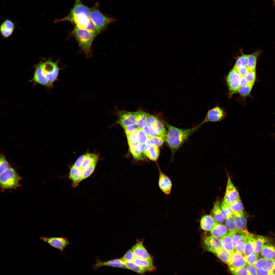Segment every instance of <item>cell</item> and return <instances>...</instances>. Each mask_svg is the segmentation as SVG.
Wrapping results in <instances>:
<instances>
[{
	"label": "cell",
	"mask_w": 275,
	"mask_h": 275,
	"mask_svg": "<svg viewBox=\"0 0 275 275\" xmlns=\"http://www.w3.org/2000/svg\"><path fill=\"white\" fill-rule=\"evenodd\" d=\"M98 155L87 153L79 157L71 167L68 175L73 188L77 187L82 180L89 177L93 172L97 164Z\"/></svg>",
	"instance_id": "obj_1"
},
{
	"label": "cell",
	"mask_w": 275,
	"mask_h": 275,
	"mask_svg": "<svg viewBox=\"0 0 275 275\" xmlns=\"http://www.w3.org/2000/svg\"><path fill=\"white\" fill-rule=\"evenodd\" d=\"M58 62L49 60L41 61L35 66L33 77L29 82L40 85L48 89L53 87L54 82L57 80L59 72Z\"/></svg>",
	"instance_id": "obj_2"
},
{
	"label": "cell",
	"mask_w": 275,
	"mask_h": 275,
	"mask_svg": "<svg viewBox=\"0 0 275 275\" xmlns=\"http://www.w3.org/2000/svg\"><path fill=\"white\" fill-rule=\"evenodd\" d=\"M168 131L165 141L171 152L172 157L180 146L189 137L200 127L198 125L187 129L179 128L164 122Z\"/></svg>",
	"instance_id": "obj_3"
},
{
	"label": "cell",
	"mask_w": 275,
	"mask_h": 275,
	"mask_svg": "<svg viewBox=\"0 0 275 275\" xmlns=\"http://www.w3.org/2000/svg\"><path fill=\"white\" fill-rule=\"evenodd\" d=\"M72 33L77 41L79 46L87 57L92 56L91 46L95 38L89 31L75 26Z\"/></svg>",
	"instance_id": "obj_4"
},
{
	"label": "cell",
	"mask_w": 275,
	"mask_h": 275,
	"mask_svg": "<svg viewBox=\"0 0 275 275\" xmlns=\"http://www.w3.org/2000/svg\"><path fill=\"white\" fill-rule=\"evenodd\" d=\"M98 5L96 4L90 8L89 17L99 33L106 29L109 24L114 22L116 20L104 15L99 9Z\"/></svg>",
	"instance_id": "obj_5"
},
{
	"label": "cell",
	"mask_w": 275,
	"mask_h": 275,
	"mask_svg": "<svg viewBox=\"0 0 275 275\" xmlns=\"http://www.w3.org/2000/svg\"><path fill=\"white\" fill-rule=\"evenodd\" d=\"M63 21H69L75 24L77 27L89 31L95 37L99 34L89 16L85 15H74L68 18L65 17L58 20Z\"/></svg>",
	"instance_id": "obj_6"
},
{
	"label": "cell",
	"mask_w": 275,
	"mask_h": 275,
	"mask_svg": "<svg viewBox=\"0 0 275 275\" xmlns=\"http://www.w3.org/2000/svg\"><path fill=\"white\" fill-rule=\"evenodd\" d=\"M0 174V185L3 189L15 188L19 186L20 177L13 168H9Z\"/></svg>",
	"instance_id": "obj_7"
},
{
	"label": "cell",
	"mask_w": 275,
	"mask_h": 275,
	"mask_svg": "<svg viewBox=\"0 0 275 275\" xmlns=\"http://www.w3.org/2000/svg\"><path fill=\"white\" fill-rule=\"evenodd\" d=\"M146 125L155 132L159 136L165 140L167 131L163 122L157 116L149 114Z\"/></svg>",
	"instance_id": "obj_8"
},
{
	"label": "cell",
	"mask_w": 275,
	"mask_h": 275,
	"mask_svg": "<svg viewBox=\"0 0 275 275\" xmlns=\"http://www.w3.org/2000/svg\"><path fill=\"white\" fill-rule=\"evenodd\" d=\"M40 239L51 246L57 249L60 253H63L65 249L70 245L71 242L67 238L62 237H48L43 236L40 237Z\"/></svg>",
	"instance_id": "obj_9"
},
{
	"label": "cell",
	"mask_w": 275,
	"mask_h": 275,
	"mask_svg": "<svg viewBox=\"0 0 275 275\" xmlns=\"http://www.w3.org/2000/svg\"><path fill=\"white\" fill-rule=\"evenodd\" d=\"M241 76L237 70L233 68L229 72L226 77L230 95L238 92L240 89L239 84Z\"/></svg>",
	"instance_id": "obj_10"
},
{
	"label": "cell",
	"mask_w": 275,
	"mask_h": 275,
	"mask_svg": "<svg viewBox=\"0 0 275 275\" xmlns=\"http://www.w3.org/2000/svg\"><path fill=\"white\" fill-rule=\"evenodd\" d=\"M118 120L116 123L123 128L136 124V119L134 112L125 110H117Z\"/></svg>",
	"instance_id": "obj_11"
},
{
	"label": "cell",
	"mask_w": 275,
	"mask_h": 275,
	"mask_svg": "<svg viewBox=\"0 0 275 275\" xmlns=\"http://www.w3.org/2000/svg\"><path fill=\"white\" fill-rule=\"evenodd\" d=\"M226 113L224 110L219 106H216L209 110L203 120L199 125L201 126L208 122L220 121L225 117Z\"/></svg>",
	"instance_id": "obj_12"
},
{
	"label": "cell",
	"mask_w": 275,
	"mask_h": 275,
	"mask_svg": "<svg viewBox=\"0 0 275 275\" xmlns=\"http://www.w3.org/2000/svg\"><path fill=\"white\" fill-rule=\"evenodd\" d=\"M240 199L238 190L232 182L229 177L228 176L226 192L223 200L230 205Z\"/></svg>",
	"instance_id": "obj_13"
},
{
	"label": "cell",
	"mask_w": 275,
	"mask_h": 275,
	"mask_svg": "<svg viewBox=\"0 0 275 275\" xmlns=\"http://www.w3.org/2000/svg\"><path fill=\"white\" fill-rule=\"evenodd\" d=\"M95 258L96 263L92 266V269L94 270V271L103 266H108L128 269L124 262L120 258L115 259L107 261H102L98 257H95Z\"/></svg>",
	"instance_id": "obj_14"
},
{
	"label": "cell",
	"mask_w": 275,
	"mask_h": 275,
	"mask_svg": "<svg viewBox=\"0 0 275 275\" xmlns=\"http://www.w3.org/2000/svg\"><path fill=\"white\" fill-rule=\"evenodd\" d=\"M204 248L214 254L219 250L223 248L221 238L213 236L206 237L203 242Z\"/></svg>",
	"instance_id": "obj_15"
},
{
	"label": "cell",
	"mask_w": 275,
	"mask_h": 275,
	"mask_svg": "<svg viewBox=\"0 0 275 275\" xmlns=\"http://www.w3.org/2000/svg\"><path fill=\"white\" fill-rule=\"evenodd\" d=\"M159 171L158 184L159 187L161 191L166 195L170 194L172 184L170 178L163 173L158 166Z\"/></svg>",
	"instance_id": "obj_16"
},
{
	"label": "cell",
	"mask_w": 275,
	"mask_h": 275,
	"mask_svg": "<svg viewBox=\"0 0 275 275\" xmlns=\"http://www.w3.org/2000/svg\"><path fill=\"white\" fill-rule=\"evenodd\" d=\"M90 8L83 4L80 0H75L74 5L70 13L65 18H68L74 15H85L89 16Z\"/></svg>",
	"instance_id": "obj_17"
},
{
	"label": "cell",
	"mask_w": 275,
	"mask_h": 275,
	"mask_svg": "<svg viewBox=\"0 0 275 275\" xmlns=\"http://www.w3.org/2000/svg\"><path fill=\"white\" fill-rule=\"evenodd\" d=\"M144 240H137L136 244L131 249L135 257L147 259L152 257L144 246Z\"/></svg>",
	"instance_id": "obj_18"
},
{
	"label": "cell",
	"mask_w": 275,
	"mask_h": 275,
	"mask_svg": "<svg viewBox=\"0 0 275 275\" xmlns=\"http://www.w3.org/2000/svg\"><path fill=\"white\" fill-rule=\"evenodd\" d=\"M153 258L145 259L135 257L133 262L136 265L145 270L146 272L155 271L156 268L153 263Z\"/></svg>",
	"instance_id": "obj_19"
},
{
	"label": "cell",
	"mask_w": 275,
	"mask_h": 275,
	"mask_svg": "<svg viewBox=\"0 0 275 275\" xmlns=\"http://www.w3.org/2000/svg\"><path fill=\"white\" fill-rule=\"evenodd\" d=\"M246 264L244 255L234 252L232 254L231 260L228 265L235 268H241L245 267Z\"/></svg>",
	"instance_id": "obj_20"
},
{
	"label": "cell",
	"mask_w": 275,
	"mask_h": 275,
	"mask_svg": "<svg viewBox=\"0 0 275 275\" xmlns=\"http://www.w3.org/2000/svg\"><path fill=\"white\" fill-rule=\"evenodd\" d=\"M14 23L11 20L6 19L2 23L0 27V32L2 35L7 38L12 35L15 29Z\"/></svg>",
	"instance_id": "obj_21"
},
{
	"label": "cell",
	"mask_w": 275,
	"mask_h": 275,
	"mask_svg": "<svg viewBox=\"0 0 275 275\" xmlns=\"http://www.w3.org/2000/svg\"><path fill=\"white\" fill-rule=\"evenodd\" d=\"M210 215L215 222L217 223H222L225 220L220 207L219 200H217L214 203Z\"/></svg>",
	"instance_id": "obj_22"
},
{
	"label": "cell",
	"mask_w": 275,
	"mask_h": 275,
	"mask_svg": "<svg viewBox=\"0 0 275 275\" xmlns=\"http://www.w3.org/2000/svg\"><path fill=\"white\" fill-rule=\"evenodd\" d=\"M263 258L267 259L275 258V244L271 242L265 243L261 252Z\"/></svg>",
	"instance_id": "obj_23"
},
{
	"label": "cell",
	"mask_w": 275,
	"mask_h": 275,
	"mask_svg": "<svg viewBox=\"0 0 275 275\" xmlns=\"http://www.w3.org/2000/svg\"><path fill=\"white\" fill-rule=\"evenodd\" d=\"M254 265L256 268L263 269L270 272L275 266V258H260L258 259Z\"/></svg>",
	"instance_id": "obj_24"
},
{
	"label": "cell",
	"mask_w": 275,
	"mask_h": 275,
	"mask_svg": "<svg viewBox=\"0 0 275 275\" xmlns=\"http://www.w3.org/2000/svg\"><path fill=\"white\" fill-rule=\"evenodd\" d=\"M232 234L233 232H228L221 238L223 249L231 253L235 252L234 247L232 240Z\"/></svg>",
	"instance_id": "obj_25"
},
{
	"label": "cell",
	"mask_w": 275,
	"mask_h": 275,
	"mask_svg": "<svg viewBox=\"0 0 275 275\" xmlns=\"http://www.w3.org/2000/svg\"><path fill=\"white\" fill-rule=\"evenodd\" d=\"M232 232V240L234 247L238 243L240 242H245L249 232L247 229H238Z\"/></svg>",
	"instance_id": "obj_26"
},
{
	"label": "cell",
	"mask_w": 275,
	"mask_h": 275,
	"mask_svg": "<svg viewBox=\"0 0 275 275\" xmlns=\"http://www.w3.org/2000/svg\"><path fill=\"white\" fill-rule=\"evenodd\" d=\"M256 235L249 232L246 240L244 255L246 256L253 253L255 251V244Z\"/></svg>",
	"instance_id": "obj_27"
},
{
	"label": "cell",
	"mask_w": 275,
	"mask_h": 275,
	"mask_svg": "<svg viewBox=\"0 0 275 275\" xmlns=\"http://www.w3.org/2000/svg\"><path fill=\"white\" fill-rule=\"evenodd\" d=\"M215 222L211 215H204L200 219V228L201 229L205 231H211Z\"/></svg>",
	"instance_id": "obj_28"
},
{
	"label": "cell",
	"mask_w": 275,
	"mask_h": 275,
	"mask_svg": "<svg viewBox=\"0 0 275 275\" xmlns=\"http://www.w3.org/2000/svg\"><path fill=\"white\" fill-rule=\"evenodd\" d=\"M136 119V124L138 129H142L146 125L148 113L140 109L134 112Z\"/></svg>",
	"instance_id": "obj_29"
},
{
	"label": "cell",
	"mask_w": 275,
	"mask_h": 275,
	"mask_svg": "<svg viewBox=\"0 0 275 275\" xmlns=\"http://www.w3.org/2000/svg\"><path fill=\"white\" fill-rule=\"evenodd\" d=\"M232 214L236 221V226L239 230L246 229L247 221L244 212H233Z\"/></svg>",
	"instance_id": "obj_30"
},
{
	"label": "cell",
	"mask_w": 275,
	"mask_h": 275,
	"mask_svg": "<svg viewBox=\"0 0 275 275\" xmlns=\"http://www.w3.org/2000/svg\"><path fill=\"white\" fill-rule=\"evenodd\" d=\"M228 232V230L224 225L221 223L215 222L211 230L212 236L221 238Z\"/></svg>",
	"instance_id": "obj_31"
},
{
	"label": "cell",
	"mask_w": 275,
	"mask_h": 275,
	"mask_svg": "<svg viewBox=\"0 0 275 275\" xmlns=\"http://www.w3.org/2000/svg\"><path fill=\"white\" fill-rule=\"evenodd\" d=\"M271 239L267 237L256 235L255 244V251L258 255L261 252L264 245L266 243L271 242Z\"/></svg>",
	"instance_id": "obj_32"
},
{
	"label": "cell",
	"mask_w": 275,
	"mask_h": 275,
	"mask_svg": "<svg viewBox=\"0 0 275 275\" xmlns=\"http://www.w3.org/2000/svg\"><path fill=\"white\" fill-rule=\"evenodd\" d=\"M160 154L159 147L154 145H149L145 151L144 154L149 159L156 161L158 158Z\"/></svg>",
	"instance_id": "obj_33"
},
{
	"label": "cell",
	"mask_w": 275,
	"mask_h": 275,
	"mask_svg": "<svg viewBox=\"0 0 275 275\" xmlns=\"http://www.w3.org/2000/svg\"><path fill=\"white\" fill-rule=\"evenodd\" d=\"M128 144L130 151L135 159L139 160L144 158L145 155L140 150L137 142Z\"/></svg>",
	"instance_id": "obj_34"
},
{
	"label": "cell",
	"mask_w": 275,
	"mask_h": 275,
	"mask_svg": "<svg viewBox=\"0 0 275 275\" xmlns=\"http://www.w3.org/2000/svg\"><path fill=\"white\" fill-rule=\"evenodd\" d=\"M262 52V50L259 49L250 55L247 66L249 70L256 68L257 61Z\"/></svg>",
	"instance_id": "obj_35"
},
{
	"label": "cell",
	"mask_w": 275,
	"mask_h": 275,
	"mask_svg": "<svg viewBox=\"0 0 275 275\" xmlns=\"http://www.w3.org/2000/svg\"><path fill=\"white\" fill-rule=\"evenodd\" d=\"M232 254L223 248L218 251L215 254L221 260L228 265L231 260Z\"/></svg>",
	"instance_id": "obj_36"
},
{
	"label": "cell",
	"mask_w": 275,
	"mask_h": 275,
	"mask_svg": "<svg viewBox=\"0 0 275 275\" xmlns=\"http://www.w3.org/2000/svg\"><path fill=\"white\" fill-rule=\"evenodd\" d=\"M225 226L228 232H234L238 229L235 218L232 214L226 219Z\"/></svg>",
	"instance_id": "obj_37"
},
{
	"label": "cell",
	"mask_w": 275,
	"mask_h": 275,
	"mask_svg": "<svg viewBox=\"0 0 275 275\" xmlns=\"http://www.w3.org/2000/svg\"><path fill=\"white\" fill-rule=\"evenodd\" d=\"M136 139L138 143L143 144L146 143L148 140V136L142 129H138L135 132Z\"/></svg>",
	"instance_id": "obj_38"
},
{
	"label": "cell",
	"mask_w": 275,
	"mask_h": 275,
	"mask_svg": "<svg viewBox=\"0 0 275 275\" xmlns=\"http://www.w3.org/2000/svg\"><path fill=\"white\" fill-rule=\"evenodd\" d=\"M250 56L245 54L241 56L237 60L233 68L237 70L241 67H247Z\"/></svg>",
	"instance_id": "obj_39"
},
{
	"label": "cell",
	"mask_w": 275,
	"mask_h": 275,
	"mask_svg": "<svg viewBox=\"0 0 275 275\" xmlns=\"http://www.w3.org/2000/svg\"><path fill=\"white\" fill-rule=\"evenodd\" d=\"M165 140L159 136H148L147 143L149 144L159 147L162 146Z\"/></svg>",
	"instance_id": "obj_40"
},
{
	"label": "cell",
	"mask_w": 275,
	"mask_h": 275,
	"mask_svg": "<svg viewBox=\"0 0 275 275\" xmlns=\"http://www.w3.org/2000/svg\"><path fill=\"white\" fill-rule=\"evenodd\" d=\"M124 262L127 266L128 269L142 275L144 274L147 272L145 270L135 265L133 262Z\"/></svg>",
	"instance_id": "obj_41"
},
{
	"label": "cell",
	"mask_w": 275,
	"mask_h": 275,
	"mask_svg": "<svg viewBox=\"0 0 275 275\" xmlns=\"http://www.w3.org/2000/svg\"><path fill=\"white\" fill-rule=\"evenodd\" d=\"M245 77L249 85H253L256 79V68L249 70Z\"/></svg>",
	"instance_id": "obj_42"
},
{
	"label": "cell",
	"mask_w": 275,
	"mask_h": 275,
	"mask_svg": "<svg viewBox=\"0 0 275 275\" xmlns=\"http://www.w3.org/2000/svg\"><path fill=\"white\" fill-rule=\"evenodd\" d=\"M221 208L222 212L225 216V219L232 214L233 212L230 209L229 205L223 200L221 203Z\"/></svg>",
	"instance_id": "obj_43"
},
{
	"label": "cell",
	"mask_w": 275,
	"mask_h": 275,
	"mask_svg": "<svg viewBox=\"0 0 275 275\" xmlns=\"http://www.w3.org/2000/svg\"><path fill=\"white\" fill-rule=\"evenodd\" d=\"M230 208L233 212L243 211L244 209L243 205L240 199L236 202L229 205Z\"/></svg>",
	"instance_id": "obj_44"
},
{
	"label": "cell",
	"mask_w": 275,
	"mask_h": 275,
	"mask_svg": "<svg viewBox=\"0 0 275 275\" xmlns=\"http://www.w3.org/2000/svg\"><path fill=\"white\" fill-rule=\"evenodd\" d=\"M253 86L252 85H248L245 87L240 88L238 90V92L244 98L249 96L250 95Z\"/></svg>",
	"instance_id": "obj_45"
},
{
	"label": "cell",
	"mask_w": 275,
	"mask_h": 275,
	"mask_svg": "<svg viewBox=\"0 0 275 275\" xmlns=\"http://www.w3.org/2000/svg\"><path fill=\"white\" fill-rule=\"evenodd\" d=\"M230 271L234 275H249L246 268L245 267L241 268H235L228 266Z\"/></svg>",
	"instance_id": "obj_46"
},
{
	"label": "cell",
	"mask_w": 275,
	"mask_h": 275,
	"mask_svg": "<svg viewBox=\"0 0 275 275\" xmlns=\"http://www.w3.org/2000/svg\"><path fill=\"white\" fill-rule=\"evenodd\" d=\"M258 255L256 253H253L245 256L246 264L247 265H254L258 260Z\"/></svg>",
	"instance_id": "obj_47"
},
{
	"label": "cell",
	"mask_w": 275,
	"mask_h": 275,
	"mask_svg": "<svg viewBox=\"0 0 275 275\" xmlns=\"http://www.w3.org/2000/svg\"><path fill=\"white\" fill-rule=\"evenodd\" d=\"M9 163L5 157L1 155L0 158V173L3 172L10 167Z\"/></svg>",
	"instance_id": "obj_48"
},
{
	"label": "cell",
	"mask_w": 275,
	"mask_h": 275,
	"mask_svg": "<svg viewBox=\"0 0 275 275\" xmlns=\"http://www.w3.org/2000/svg\"><path fill=\"white\" fill-rule=\"evenodd\" d=\"M135 256L131 249L129 250L120 259L124 261L133 262Z\"/></svg>",
	"instance_id": "obj_49"
},
{
	"label": "cell",
	"mask_w": 275,
	"mask_h": 275,
	"mask_svg": "<svg viewBox=\"0 0 275 275\" xmlns=\"http://www.w3.org/2000/svg\"><path fill=\"white\" fill-rule=\"evenodd\" d=\"M245 248V242H240L234 247L235 252L244 255Z\"/></svg>",
	"instance_id": "obj_50"
},
{
	"label": "cell",
	"mask_w": 275,
	"mask_h": 275,
	"mask_svg": "<svg viewBox=\"0 0 275 275\" xmlns=\"http://www.w3.org/2000/svg\"><path fill=\"white\" fill-rule=\"evenodd\" d=\"M124 128L126 136L136 132L138 129L136 124L128 126Z\"/></svg>",
	"instance_id": "obj_51"
},
{
	"label": "cell",
	"mask_w": 275,
	"mask_h": 275,
	"mask_svg": "<svg viewBox=\"0 0 275 275\" xmlns=\"http://www.w3.org/2000/svg\"><path fill=\"white\" fill-rule=\"evenodd\" d=\"M142 130L148 136H159L151 128L148 127L146 125L143 128Z\"/></svg>",
	"instance_id": "obj_52"
},
{
	"label": "cell",
	"mask_w": 275,
	"mask_h": 275,
	"mask_svg": "<svg viewBox=\"0 0 275 275\" xmlns=\"http://www.w3.org/2000/svg\"><path fill=\"white\" fill-rule=\"evenodd\" d=\"M246 269L249 275H256V268L254 265H248Z\"/></svg>",
	"instance_id": "obj_53"
},
{
	"label": "cell",
	"mask_w": 275,
	"mask_h": 275,
	"mask_svg": "<svg viewBox=\"0 0 275 275\" xmlns=\"http://www.w3.org/2000/svg\"><path fill=\"white\" fill-rule=\"evenodd\" d=\"M237 70L241 77H245L249 71L246 66L241 67Z\"/></svg>",
	"instance_id": "obj_54"
},
{
	"label": "cell",
	"mask_w": 275,
	"mask_h": 275,
	"mask_svg": "<svg viewBox=\"0 0 275 275\" xmlns=\"http://www.w3.org/2000/svg\"><path fill=\"white\" fill-rule=\"evenodd\" d=\"M128 143H137L136 139L135 132L126 136Z\"/></svg>",
	"instance_id": "obj_55"
},
{
	"label": "cell",
	"mask_w": 275,
	"mask_h": 275,
	"mask_svg": "<svg viewBox=\"0 0 275 275\" xmlns=\"http://www.w3.org/2000/svg\"><path fill=\"white\" fill-rule=\"evenodd\" d=\"M248 85V83L245 77H241L239 84L240 88L245 87Z\"/></svg>",
	"instance_id": "obj_56"
},
{
	"label": "cell",
	"mask_w": 275,
	"mask_h": 275,
	"mask_svg": "<svg viewBox=\"0 0 275 275\" xmlns=\"http://www.w3.org/2000/svg\"><path fill=\"white\" fill-rule=\"evenodd\" d=\"M256 275H269V271L260 268H256Z\"/></svg>",
	"instance_id": "obj_57"
},
{
	"label": "cell",
	"mask_w": 275,
	"mask_h": 275,
	"mask_svg": "<svg viewBox=\"0 0 275 275\" xmlns=\"http://www.w3.org/2000/svg\"><path fill=\"white\" fill-rule=\"evenodd\" d=\"M269 275H275V266L269 272Z\"/></svg>",
	"instance_id": "obj_58"
},
{
	"label": "cell",
	"mask_w": 275,
	"mask_h": 275,
	"mask_svg": "<svg viewBox=\"0 0 275 275\" xmlns=\"http://www.w3.org/2000/svg\"><path fill=\"white\" fill-rule=\"evenodd\" d=\"M273 0L274 1V2L275 3V0Z\"/></svg>",
	"instance_id": "obj_59"
}]
</instances>
